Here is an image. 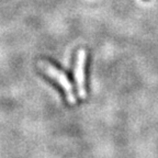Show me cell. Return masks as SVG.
I'll return each instance as SVG.
<instances>
[{"label": "cell", "instance_id": "obj_1", "mask_svg": "<svg viewBox=\"0 0 158 158\" xmlns=\"http://www.w3.org/2000/svg\"><path fill=\"white\" fill-rule=\"evenodd\" d=\"M39 66L43 69V72H45L51 78H53L55 81L59 84V86L62 87L63 90L65 91L66 98L68 100L69 103H76V97L73 91V85L69 81L68 77L58 68L54 66V65L49 64L46 60H40Z\"/></svg>", "mask_w": 158, "mask_h": 158}, {"label": "cell", "instance_id": "obj_2", "mask_svg": "<svg viewBox=\"0 0 158 158\" xmlns=\"http://www.w3.org/2000/svg\"><path fill=\"white\" fill-rule=\"evenodd\" d=\"M87 53L85 49H80L77 54L76 68H75V78L77 84V91L80 98L85 99L87 97L86 84H85V65H86Z\"/></svg>", "mask_w": 158, "mask_h": 158}]
</instances>
